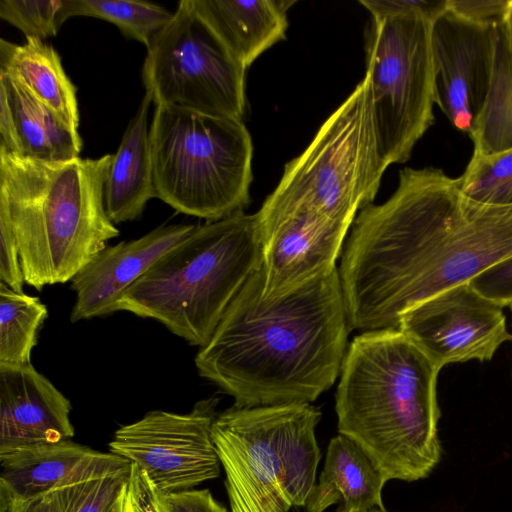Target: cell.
Wrapping results in <instances>:
<instances>
[{
  "label": "cell",
  "mask_w": 512,
  "mask_h": 512,
  "mask_svg": "<svg viewBox=\"0 0 512 512\" xmlns=\"http://www.w3.org/2000/svg\"><path fill=\"white\" fill-rule=\"evenodd\" d=\"M195 226L163 225L138 239L106 246L71 280V288L76 293L71 322L113 313L123 292L157 259L186 238Z\"/></svg>",
  "instance_id": "2e32d148"
},
{
  "label": "cell",
  "mask_w": 512,
  "mask_h": 512,
  "mask_svg": "<svg viewBox=\"0 0 512 512\" xmlns=\"http://www.w3.org/2000/svg\"><path fill=\"white\" fill-rule=\"evenodd\" d=\"M504 35L512 48V0H510L507 11L501 22Z\"/></svg>",
  "instance_id": "8d00e7d4"
},
{
  "label": "cell",
  "mask_w": 512,
  "mask_h": 512,
  "mask_svg": "<svg viewBox=\"0 0 512 512\" xmlns=\"http://www.w3.org/2000/svg\"><path fill=\"white\" fill-rule=\"evenodd\" d=\"M510 309H511V312H512V304L510 305Z\"/></svg>",
  "instance_id": "f35d334b"
},
{
  "label": "cell",
  "mask_w": 512,
  "mask_h": 512,
  "mask_svg": "<svg viewBox=\"0 0 512 512\" xmlns=\"http://www.w3.org/2000/svg\"><path fill=\"white\" fill-rule=\"evenodd\" d=\"M128 475L65 487L64 512H106L125 486Z\"/></svg>",
  "instance_id": "83f0119b"
},
{
  "label": "cell",
  "mask_w": 512,
  "mask_h": 512,
  "mask_svg": "<svg viewBox=\"0 0 512 512\" xmlns=\"http://www.w3.org/2000/svg\"><path fill=\"white\" fill-rule=\"evenodd\" d=\"M62 0H1L0 18L26 38L45 40L57 35Z\"/></svg>",
  "instance_id": "4316f807"
},
{
  "label": "cell",
  "mask_w": 512,
  "mask_h": 512,
  "mask_svg": "<svg viewBox=\"0 0 512 512\" xmlns=\"http://www.w3.org/2000/svg\"><path fill=\"white\" fill-rule=\"evenodd\" d=\"M218 402L200 400L185 414L150 411L117 429L109 450L137 465L163 494L215 479L221 465L212 437Z\"/></svg>",
  "instance_id": "8fae6325"
},
{
  "label": "cell",
  "mask_w": 512,
  "mask_h": 512,
  "mask_svg": "<svg viewBox=\"0 0 512 512\" xmlns=\"http://www.w3.org/2000/svg\"><path fill=\"white\" fill-rule=\"evenodd\" d=\"M510 0H447V9L457 16L478 24L502 22Z\"/></svg>",
  "instance_id": "d6a6232c"
},
{
  "label": "cell",
  "mask_w": 512,
  "mask_h": 512,
  "mask_svg": "<svg viewBox=\"0 0 512 512\" xmlns=\"http://www.w3.org/2000/svg\"><path fill=\"white\" fill-rule=\"evenodd\" d=\"M127 512H168L162 493L135 464L127 480Z\"/></svg>",
  "instance_id": "4dcf8cb0"
},
{
  "label": "cell",
  "mask_w": 512,
  "mask_h": 512,
  "mask_svg": "<svg viewBox=\"0 0 512 512\" xmlns=\"http://www.w3.org/2000/svg\"><path fill=\"white\" fill-rule=\"evenodd\" d=\"M149 138L156 198L208 221L244 212L253 145L242 119L158 105Z\"/></svg>",
  "instance_id": "52a82bcc"
},
{
  "label": "cell",
  "mask_w": 512,
  "mask_h": 512,
  "mask_svg": "<svg viewBox=\"0 0 512 512\" xmlns=\"http://www.w3.org/2000/svg\"><path fill=\"white\" fill-rule=\"evenodd\" d=\"M497 25L474 23L448 9L431 23L435 104L468 136L489 91Z\"/></svg>",
  "instance_id": "4fadbf2b"
},
{
  "label": "cell",
  "mask_w": 512,
  "mask_h": 512,
  "mask_svg": "<svg viewBox=\"0 0 512 512\" xmlns=\"http://www.w3.org/2000/svg\"><path fill=\"white\" fill-rule=\"evenodd\" d=\"M387 167L365 75L307 148L285 165L278 185L256 212L259 224L311 210L352 225L358 210L374 200Z\"/></svg>",
  "instance_id": "ba28073f"
},
{
  "label": "cell",
  "mask_w": 512,
  "mask_h": 512,
  "mask_svg": "<svg viewBox=\"0 0 512 512\" xmlns=\"http://www.w3.org/2000/svg\"><path fill=\"white\" fill-rule=\"evenodd\" d=\"M112 157L47 163L0 153V217L14 231L29 286L71 281L120 234L104 206Z\"/></svg>",
  "instance_id": "277c9868"
},
{
  "label": "cell",
  "mask_w": 512,
  "mask_h": 512,
  "mask_svg": "<svg viewBox=\"0 0 512 512\" xmlns=\"http://www.w3.org/2000/svg\"><path fill=\"white\" fill-rule=\"evenodd\" d=\"M65 488L29 500L0 501V512H64Z\"/></svg>",
  "instance_id": "e575fe53"
},
{
  "label": "cell",
  "mask_w": 512,
  "mask_h": 512,
  "mask_svg": "<svg viewBox=\"0 0 512 512\" xmlns=\"http://www.w3.org/2000/svg\"><path fill=\"white\" fill-rule=\"evenodd\" d=\"M231 55L246 69L267 49L285 39L288 0H192Z\"/></svg>",
  "instance_id": "d6986e66"
},
{
  "label": "cell",
  "mask_w": 512,
  "mask_h": 512,
  "mask_svg": "<svg viewBox=\"0 0 512 512\" xmlns=\"http://www.w3.org/2000/svg\"><path fill=\"white\" fill-rule=\"evenodd\" d=\"M503 308L462 283L404 312L398 329L440 369L469 360L489 361L512 339Z\"/></svg>",
  "instance_id": "7c38bea8"
},
{
  "label": "cell",
  "mask_w": 512,
  "mask_h": 512,
  "mask_svg": "<svg viewBox=\"0 0 512 512\" xmlns=\"http://www.w3.org/2000/svg\"><path fill=\"white\" fill-rule=\"evenodd\" d=\"M440 370L399 329L364 331L348 345L335 397L338 432L386 482L424 479L441 461Z\"/></svg>",
  "instance_id": "3957f363"
},
{
  "label": "cell",
  "mask_w": 512,
  "mask_h": 512,
  "mask_svg": "<svg viewBox=\"0 0 512 512\" xmlns=\"http://www.w3.org/2000/svg\"><path fill=\"white\" fill-rule=\"evenodd\" d=\"M106 512H127V482Z\"/></svg>",
  "instance_id": "d590c367"
},
{
  "label": "cell",
  "mask_w": 512,
  "mask_h": 512,
  "mask_svg": "<svg viewBox=\"0 0 512 512\" xmlns=\"http://www.w3.org/2000/svg\"><path fill=\"white\" fill-rule=\"evenodd\" d=\"M168 512H227L208 489H189L163 494Z\"/></svg>",
  "instance_id": "836d02e7"
},
{
  "label": "cell",
  "mask_w": 512,
  "mask_h": 512,
  "mask_svg": "<svg viewBox=\"0 0 512 512\" xmlns=\"http://www.w3.org/2000/svg\"><path fill=\"white\" fill-rule=\"evenodd\" d=\"M351 228L338 269L350 331L398 329L416 304L512 256V205L473 201L433 167L402 169Z\"/></svg>",
  "instance_id": "6da1fadb"
},
{
  "label": "cell",
  "mask_w": 512,
  "mask_h": 512,
  "mask_svg": "<svg viewBox=\"0 0 512 512\" xmlns=\"http://www.w3.org/2000/svg\"><path fill=\"white\" fill-rule=\"evenodd\" d=\"M0 279L16 292H23L25 282L19 247L10 223L0 217Z\"/></svg>",
  "instance_id": "1f68e13d"
},
{
  "label": "cell",
  "mask_w": 512,
  "mask_h": 512,
  "mask_svg": "<svg viewBox=\"0 0 512 512\" xmlns=\"http://www.w3.org/2000/svg\"><path fill=\"white\" fill-rule=\"evenodd\" d=\"M386 481L367 454L350 438L339 434L327 447L325 463L305 507L324 512L341 503L339 512L385 510L382 489Z\"/></svg>",
  "instance_id": "ffe728a7"
},
{
  "label": "cell",
  "mask_w": 512,
  "mask_h": 512,
  "mask_svg": "<svg viewBox=\"0 0 512 512\" xmlns=\"http://www.w3.org/2000/svg\"><path fill=\"white\" fill-rule=\"evenodd\" d=\"M339 512V511H337ZM371 512H387L386 510H375V511H371Z\"/></svg>",
  "instance_id": "74e56055"
},
{
  "label": "cell",
  "mask_w": 512,
  "mask_h": 512,
  "mask_svg": "<svg viewBox=\"0 0 512 512\" xmlns=\"http://www.w3.org/2000/svg\"><path fill=\"white\" fill-rule=\"evenodd\" d=\"M86 16L114 24L127 38L149 46L156 33L172 18L165 7L139 0H62L58 24Z\"/></svg>",
  "instance_id": "d4e9b609"
},
{
  "label": "cell",
  "mask_w": 512,
  "mask_h": 512,
  "mask_svg": "<svg viewBox=\"0 0 512 512\" xmlns=\"http://www.w3.org/2000/svg\"><path fill=\"white\" fill-rule=\"evenodd\" d=\"M461 193L488 205H512V149L491 154L473 155L457 178Z\"/></svg>",
  "instance_id": "484cf974"
},
{
  "label": "cell",
  "mask_w": 512,
  "mask_h": 512,
  "mask_svg": "<svg viewBox=\"0 0 512 512\" xmlns=\"http://www.w3.org/2000/svg\"><path fill=\"white\" fill-rule=\"evenodd\" d=\"M351 224L299 210L260 225L263 237L262 295H285L336 269Z\"/></svg>",
  "instance_id": "5bb4252c"
},
{
  "label": "cell",
  "mask_w": 512,
  "mask_h": 512,
  "mask_svg": "<svg viewBox=\"0 0 512 512\" xmlns=\"http://www.w3.org/2000/svg\"><path fill=\"white\" fill-rule=\"evenodd\" d=\"M47 317L48 309L38 297L0 283V365L32 364L38 331Z\"/></svg>",
  "instance_id": "cb8c5ba5"
},
{
  "label": "cell",
  "mask_w": 512,
  "mask_h": 512,
  "mask_svg": "<svg viewBox=\"0 0 512 512\" xmlns=\"http://www.w3.org/2000/svg\"><path fill=\"white\" fill-rule=\"evenodd\" d=\"M372 20L419 17L431 23L447 9V0H360Z\"/></svg>",
  "instance_id": "f1b7e54d"
},
{
  "label": "cell",
  "mask_w": 512,
  "mask_h": 512,
  "mask_svg": "<svg viewBox=\"0 0 512 512\" xmlns=\"http://www.w3.org/2000/svg\"><path fill=\"white\" fill-rule=\"evenodd\" d=\"M487 299L502 307L512 304V256L492 265L468 282Z\"/></svg>",
  "instance_id": "f546056e"
},
{
  "label": "cell",
  "mask_w": 512,
  "mask_h": 512,
  "mask_svg": "<svg viewBox=\"0 0 512 512\" xmlns=\"http://www.w3.org/2000/svg\"><path fill=\"white\" fill-rule=\"evenodd\" d=\"M151 103L145 93L112 157L104 184V206L114 224L138 219L155 197L148 128Z\"/></svg>",
  "instance_id": "44dd1931"
},
{
  "label": "cell",
  "mask_w": 512,
  "mask_h": 512,
  "mask_svg": "<svg viewBox=\"0 0 512 512\" xmlns=\"http://www.w3.org/2000/svg\"><path fill=\"white\" fill-rule=\"evenodd\" d=\"M319 408L310 403L217 414L212 437L224 468L231 512H288L305 506L321 451Z\"/></svg>",
  "instance_id": "8992f818"
},
{
  "label": "cell",
  "mask_w": 512,
  "mask_h": 512,
  "mask_svg": "<svg viewBox=\"0 0 512 512\" xmlns=\"http://www.w3.org/2000/svg\"><path fill=\"white\" fill-rule=\"evenodd\" d=\"M245 71L192 0H181L147 47L142 79L155 106L242 119Z\"/></svg>",
  "instance_id": "30bf717a"
},
{
  "label": "cell",
  "mask_w": 512,
  "mask_h": 512,
  "mask_svg": "<svg viewBox=\"0 0 512 512\" xmlns=\"http://www.w3.org/2000/svg\"><path fill=\"white\" fill-rule=\"evenodd\" d=\"M255 272L200 348L199 375L236 407L311 403L340 375L349 326L336 268L274 298Z\"/></svg>",
  "instance_id": "7a4b0ae2"
},
{
  "label": "cell",
  "mask_w": 512,
  "mask_h": 512,
  "mask_svg": "<svg viewBox=\"0 0 512 512\" xmlns=\"http://www.w3.org/2000/svg\"><path fill=\"white\" fill-rule=\"evenodd\" d=\"M72 405L32 364L0 365V454L74 436Z\"/></svg>",
  "instance_id": "e0dca14e"
},
{
  "label": "cell",
  "mask_w": 512,
  "mask_h": 512,
  "mask_svg": "<svg viewBox=\"0 0 512 512\" xmlns=\"http://www.w3.org/2000/svg\"><path fill=\"white\" fill-rule=\"evenodd\" d=\"M431 22L419 17L372 20L366 76L377 141L387 166L405 163L434 123Z\"/></svg>",
  "instance_id": "9c48e42d"
},
{
  "label": "cell",
  "mask_w": 512,
  "mask_h": 512,
  "mask_svg": "<svg viewBox=\"0 0 512 512\" xmlns=\"http://www.w3.org/2000/svg\"><path fill=\"white\" fill-rule=\"evenodd\" d=\"M0 501L29 500L89 481L128 475L131 463L73 442L21 447L0 454Z\"/></svg>",
  "instance_id": "9a60e30c"
},
{
  "label": "cell",
  "mask_w": 512,
  "mask_h": 512,
  "mask_svg": "<svg viewBox=\"0 0 512 512\" xmlns=\"http://www.w3.org/2000/svg\"><path fill=\"white\" fill-rule=\"evenodd\" d=\"M82 139L54 111L0 73V153L40 162L80 157Z\"/></svg>",
  "instance_id": "ac0fdd59"
},
{
  "label": "cell",
  "mask_w": 512,
  "mask_h": 512,
  "mask_svg": "<svg viewBox=\"0 0 512 512\" xmlns=\"http://www.w3.org/2000/svg\"><path fill=\"white\" fill-rule=\"evenodd\" d=\"M0 73L15 80L70 127L78 130L77 88L67 76L52 45L37 38H26L24 44L1 38Z\"/></svg>",
  "instance_id": "7402d4cb"
},
{
  "label": "cell",
  "mask_w": 512,
  "mask_h": 512,
  "mask_svg": "<svg viewBox=\"0 0 512 512\" xmlns=\"http://www.w3.org/2000/svg\"><path fill=\"white\" fill-rule=\"evenodd\" d=\"M469 137L480 155L512 149V48L501 23L489 91Z\"/></svg>",
  "instance_id": "603a6c76"
},
{
  "label": "cell",
  "mask_w": 512,
  "mask_h": 512,
  "mask_svg": "<svg viewBox=\"0 0 512 512\" xmlns=\"http://www.w3.org/2000/svg\"><path fill=\"white\" fill-rule=\"evenodd\" d=\"M262 264L263 237L256 213L208 221L157 259L118 298L113 312L155 319L201 348Z\"/></svg>",
  "instance_id": "5b68a950"
}]
</instances>
